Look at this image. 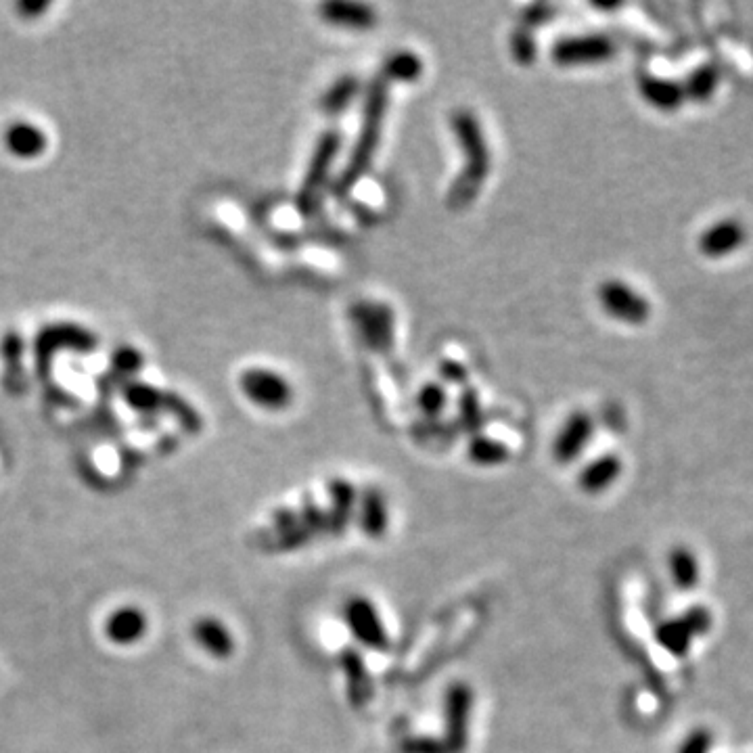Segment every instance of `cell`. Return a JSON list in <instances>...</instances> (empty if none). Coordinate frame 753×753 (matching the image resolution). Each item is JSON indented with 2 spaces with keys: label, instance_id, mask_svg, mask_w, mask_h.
<instances>
[{
  "label": "cell",
  "instance_id": "cell-1",
  "mask_svg": "<svg viewBox=\"0 0 753 753\" xmlns=\"http://www.w3.org/2000/svg\"><path fill=\"white\" fill-rule=\"evenodd\" d=\"M450 128L463 155V170L448 191V208L465 210L488 180L492 157L484 128L471 109H456L450 116Z\"/></svg>",
  "mask_w": 753,
  "mask_h": 753
},
{
  "label": "cell",
  "instance_id": "cell-2",
  "mask_svg": "<svg viewBox=\"0 0 753 753\" xmlns=\"http://www.w3.org/2000/svg\"><path fill=\"white\" fill-rule=\"evenodd\" d=\"M387 103H390V84H387L381 76H377L369 84L367 95H364L358 139H356L354 151L348 159L344 172L339 174L335 182L337 195L350 193L358 185V180L371 170L373 159L381 143V130L385 122Z\"/></svg>",
  "mask_w": 753,
  "mask_h": 753
},
{
  "label": "cell",
  "instance_id": "cell-3",
  "mask_svg": "<svg viewBox=\"0 0 753 753\" xmlns=\"http://www.w3.org/2000/svg\"><path fill=\"white\" fill-rule=\"evenodd\" d=\"M339 151H341L339 130H325L321 136H318L312 157L308 162L304 182L298 193V210L304 216H314L318 208H321Z\"/></svg>",
  "mask_w": 753,
  "mask_h": 753
},
{
  "label": "cell",
  "instance_id": "cell-4",
  "mask_svg": "<svg viewBox=\"0 0 753 753\" xmlns=\"http://www.w3.org/2000/svg\"><path fill=\"white\" fill-rule=\"evenodd\" d=\"M239 390L249 404L268 410V413L285 410L293 400L291 383L281 373L264 367L243 371L239 377Z\"/></svg>",
  "mask_w": 753,
  "mask_h": 753
},
{
  "label": "cell",
  "instance_id": "cell-5",
  "mask_svg": "<svg viewBox=\"0 0 753 753\" xmlns=\"http://www.w3.org/2000/svg\"><path fill=\"white\" fill-rule=\"evenodd\" d=\"M597 298L601 308L613 318V321L624 325H645L651 318V304L641 291L630 287L626 281L607 279L599 285Z\"/></svg>",
  "mask_w": 753,
  "mask_h": 753
},
{
  "label": "cell",
  "instance_id": "cell-6",
  "mask_svg": "<svg viewBox=\"0 0 753 753\" xmlns=\"http://www.w3.org/2000/svg\"><path fill=\"white\" fill-rule=\"evenodd\" d=\"M473 691L465 682H454L444 697V743L450 753H463L469 743Z\"/></svg>",
  "mask_w": 753,
  "mask_h": 753
},
{
  "label": "cell",
  "instance_id": "cell-7",
  "mask_svg": "<svg viewBox=\"0 0 753 753\" xmlns=\"http://www.w3.org/2000/svg\"><path fill=\"white\" fill-rule=\"evenodd\" d=\"M615 53H618V47H615V42L605 34L567 36L557 40L551 47V59L559 67L597 65L611 61Z\"/></svg>",
  "mask_w": 753,
  "mask_h": 753
},
{
  "label": "cell",
  "instance_id": "cell-8",
  "mask_svg": "<svg viewBox=\"0 0 753 753\" xmlns=\"http://www.w3.org/2000/svg\"><path fill=\"white\" fill-rule=\"evenodd\" d=\"M712 626V613L705 607H693L676 620L657 626L655 641L661 649H666L670 655L682 657L691 649L693 638L705 634Z\"/></svg>",
  "mask_w": 753,
  "mask_h": 753
},
{
  "label": "cell",
  "instance_id": "cell-9",
  "mask_svg": "<svg viewBox=\"0 0 753 753\" xmlns=\"http://www.w3.org/2000/svg\"><path fill=\"white\" fill-rule=\"evenodd\" d=\"M346 624L356 641L373 651H385L390 647V636L381 620L377 607L367 597H352L344 609Z\"/></svg>",
  "mask_w": 753,
  "mask_h": 753
},
{
  "label": "cell",
  "instance_id": "cell-10",
  "mask_svg": "<svg viewBox=\"0 0 753 753\" xmlns=\"http://www.w3.org/2000/svg\"><path fill=\"white\" fill-rule=\"evenodd\" d=\"M352 316L364 341H367L373 350L385 354L394 346L396 321L390 306L381 302H360L354 306Z\"/></svg>",
  "mask_w": 753,
  "mask_h": 753
},
{
  "label": "cell",
  "instance_id": "cell-11",
  "mask_svg": "<svg viewBox=\"0 0 753 753\" xmlns=\"http://www.w3.org/2000/svg\"><path fill=\"white\" fill-rule=\"evenodd\" d=\"M747 241V228L737 218H722L710 224L697 239L699 254L707 260H724L737 251Z\"/></svg>",
  "mask_w": 753,
  "mask_h": 753
},
{
  "label": "cell",
  "instance_id": "cell-12",
  "mask_svg": "<svg viewBox=\"0 0 753 753\" xmlns=\"http://www.w3.org/2000/svg\"><path fill=\"white\" fill-rule=\"evenodd\" d=\"M592 436H595V421L584 410H576L569 415L559 429L555 444H553V456L561 465L574 463L580 459L584 448L590 444Z\"/></svg>",
  "mask_w": 753,
  "mask_h": 753
},
{
  "label": "cell",
  "instance_id": "cell-13",
  "mask_svg": "<svg viewBox=\"0 0 753 753\" xmlns=\"http://www.w3.org/2000/svg\"><path fill=\"white\" fill-rule=\"evenodd\" d=\"M318 15L329 26L346 30H371L379 21L375 7L367 3H354V0H331V3L318 7Z\"/></svg>",
  "mask_w": 753,
  "mask_h": 753
},
{
  "label": "cell",
  "instance_id": "cell-14",
  "mask_svg": "<svg viewBox=\"0 0 753 753\" xmlns=\"http://www.w3.org/2000/svg\"><path fill=\"white\" fill-rule=\"evenodd\" d=\"M3 143L13 157L21 159V162H32V159H38L49 149V136L38 124L19 120L9 124Z\"/></svg>",
  "mask_w": 753,
  "mask_h": 753
},
{
  "label": "cell",
  "instance_id": "cell-15",
  "mask_svg": "<svg viewBox=\"0 0 753 753\" xmlns=\"http://www.w3.org/2000/svg\"><path fill=\"white\" fill-rule=\"evenodd\" d=\"M149 628L147 615L139 607H122L113 611L105 622V634L111 643L128 647L139 643Z\"/></svg>",
  "mask_w": 753,
  "mask_h": 753
},
{
  "label": "cell",
  "instance_id": "cell-16",
  "mask_svg": "<svg viewBox=\"0 0 753 753\" xmlns=\"http://www.w3.org/2000/svg\"><path fill=\"white\" fill-rule=\"evenodd\" d=\"M358 526L367 538L379 540L390 528V509L381 490L367 488L358 496Z\"/></svg>",
  "mask_w": 753,
  "mask_h": 753
},
{
  "label": "cell",
  "instance_id": "cell-17",
  "mask_svg": "<svg viewBox=\"0 0 753 753\" xmlns=\"http://www.w3.org/2000/svg\"><path fill=\"white\" fill-rule=\"evenodd\" d=\"M624 463L618 454H603L599 459L590 461L578 475V486L584 494H603L609 490L622 475Z\"/></svg>",
  "mask_w": 753,
  "mask_h": 753
},
{
  "label": "cell",
  "instance_id": "cell-18",
  "mask_svg": "<svg viewBox=\"0 0 753 753\" xmlns=\"http://www.w3.org/2000/svg\"><path fill=\"white\" fill-rule=\"evenodd\" d=\"M193 638L195 643L214 659H228L237 647L235 638L231 630L226 628V624L218 618H210V615L199 618L193 624Z\"/></svg>",
  "mask_w": 753,
  "mask_h": 753
},
{
  "label": "cell",
  "instance_id": "cell-19",
  "mask_svg": "<svg viewBox=\"0 0 753 753\" xmlns=\"http://www.w3.org/2000/svg\"><path fill=\"white\" fill-rule=\"evenodd\" d=\"M638 93L645 99V103L657 111H676L687 101L684 97V88L680 82L661 78V76H643L638 80Z\"/></svg>",
  "mask_w": 753,
  "mask_h": 753
},
{
  "label": "cell",
  "instance_id": "cell-20",
  "mask_svg": "<svg viewBox=\"0 0 753 753\" xmlns=\"http://www.w3.org/2000/svg\"><path fill=\"white\" fill-rule=\"evenodd\" d=\"M97 339L95 335L82 329V327H76V325H53V327H47L40 337H38V356H47V354H53L59 346H67V348H74V350H90L95 348Z\"/></svg>",
  "mask_w": 753,
  "mask_h": 753
},
{
  "label": "cell",
  "instance_id": "cell-21",
  "mask_svg": "<svg viewBox=\"0 0 753 753\" xmlns=\"http://www.w3.org/2000/svg\"><path fill=\"white\" fill-rule=\"evenodd\" d=\"M329 498H331V509L327 511L329 515V532L341 534L346 532L348 523L358 507V494L356 488L348 482V479H331L329 482Z\"/></svg>",
  "mask_w": 753,
  "mask_h": 753
},
{
  "label": "cell",
  "instance_id": "cell-22",
  "mask_svg": "<svg viewBox=\"0 0 753 753\" xmlns=\"http://www.w3.org/2000/svg\"><path fill=\"white\" fill-rule=\"evenodd\" d=\"M341 668H344L348 682L350 701L356 707H362L371 697V674L367 670V664H364V659L356 651L348 649L341 655Z\"/></svg>",
  "mask_w": 753,
  "mask_h": 753
},
{
  "label": "cell",
  "instance_id": "cell-23",
  "mask_svg": "<svg viewBox=\"0 0 753 753\" xmlns=\"http://www.w3.org/2000/svg\"><path fill=\"white\" fill-rule=\"evenodd\" d=\"M379 76L387 84L417 82L423 76V59L413 51H396L383 61V70Z\"/></svg>",
  "mask_w": 753,
  "mask_h": 753
},
{
  "label": "cell",
  "instance_id": "cell-24",
  "mask_svg": "<svg viewBox=\"0 0 753 753\" xmlns=\"http://www.w3.org/2000/svg\"><path fill=\"white\" fill-rule=\"evenodd\" d=\"M718 86H720V72L716 70L712 63L695 67V70L689 74V78L684 80V84H682L684 97H687V101H693V103L710 101L716 95Z\"/></svg>",
  "mask_w": 753,
  "mask_h": 753
},
{
  "label": "cell",
  "instance_id": "cell-25",
  "mask_svg": "<svg viewBox=\"0 0 753 753\" xmlns=\"http://www.w3.org/2000/svg\"><path fill=\"white\" fill-rule=\"evenodd\" d=\"M467 456H469V461L477 467H498L509 461L511 452L502 442L477 433V436H473L469 442Z\"/></svg>",
  "mask_w": 753,
  "mask_h": 753
},
{
  "label": "cell",
  "instance_id": "cell-26",
  "mask_svg": "<svg viewBox=\"0 0 753 753\" xmlns=\"http://www.w3.org/2000/svg\"><path fill=\"white\" fill-rule=\"evenodd\" d=\"M360 95V80L356 76H341L335 80L321 99V109L329 116L346 111Z\"/></svg>",
  "mask_w": 753,
  "mask_h": 753
},
{
  "label": "cell",
  "instance_id": "cell-27",
  "mask_svg": "<svg viewBox=\"0 0 753 753\" xmlns=\"http://www.w3.org/2000/svg\"><path fill=\"white\" fill-rule=\"evenodd\" d=\"M124 400L136 413H157L159 408L166 406V396L157 387L143 381L128 383L124 387Z\"/></svg>",
  "mask_w": 753,
  "mask_h": 753
},
{
  "label": "cell",
  "instance_id": "cell-28",
  "mask_svg": "<svg viewBox=\"0 0 753 753\" xmlns=\"http://www.w3.org/2000/svg\"><path fill=\"white\" fill-rule=\"evenodd\" d=\"M670 574L674 584L680 590H691L699 582V563L697 557L684 549V546H676V549L670 553Z\"/></svg>",
  "mask_w": 753,
  "mask_h": 753
},
{
  "label": "cell",
  "instance_id": "cell-29",
  "mask_svg": "<svg viewBox=\"0 0 753 753\" xmlns=\"http://www.w3.org/2000/svg\"><path fill=\"white\" fill-rule=\"evenodd\" d=\"M459 415L463 427L471 433V436H477L479 429H482L484 415H482V404H479V396L471 387L461 394L459 398Z\"/></svg>",
  "mask_w": 753,
  "mask_h": 753
},
{
  "label": "cell",
  "instance_id": "cell-30",
  "mask_svg": "<svg viewBox=\"0 0 753 753\" xmlns=\"http://www.w3.org/2000/svg\"><path fill=\"white\" fill-rule=\"evenodd\" d=\"M448 404L446 390L440 383H425L417 394V406L425 417H438Z\"/></svg>",
  "mask_w": 753,
  "mask_h": 753
},
{
  "label": "cell",
  "instance_id": "cell-31",
  "mask_svg": "<svg viewBox=\"0 0 753 753\" xmlns=\"http://www.w3.org/2000/svg\"><path fill=\"white\" fill-rule=\"evenodd\" d=\"M511 53H513L515 61H519L521 65L534 63V59L538 55V44H536V38L530 34L528 28H521V30L513 32Z\"/></svg>",
  "mask_w": 753,
  "mask_h": 753
},
{
  "label": "cell",
  "instance_id": "cell-32",
  "mask_svg": "<svg viewBox=\"0 0 753 753\" xmlns=\"http://www.w3.org/2000/svg\"><path fill=\"white\" fill-rule=\"evenodd\" d=\"M300 513V521L304 523V528L314 536V534H323L329 532V515L325 509L314 505L312 500H306Z\"/></svg>",
  "mask_w": 753,
  "mask_h": 753
},
{
  "label": "cell",
  "instance_id": "cell-33",
  "mask_svg": "<svg viewBox=\"0 0 753 753\" xmlns=\"http://www.w3.org/2000/svg\"><path fill=\"white\" fill-rule=\"evenodd\" d=\"M402 753H450L444 739L410 737L402 743Z\"/></svg>",
  "mask_w": 753,
  "mask_h": 753
},
{
  "label": "cell",
  "instance_id": "cell-34",
  "mask_svg": "<svg viewBox=\"0 0 753 753\" xmlns=\"http://www.w3.org/2000/svg\"><path fill=\"white\" fill-rule=\"evenodd\" d=\"M113 367H116V371H124V373H139L141 364H143V354L136 350V348H120L116 350V354H113Z\"/></svg>",
  "mask_w": 753,
  "mask_h": 753
},
{
  "label": "cell",
  "instance_id": "cell-35",
  "mask_svg": "<svg viewBox=\"0 0 753 753\" xmlns=\"http://www.w3.org/2000/svg\"><path fill=\"white\" fill-rule=\"evenodd\" d=\"M272 526H275V530H277V534L281 538V536H285V534H289L293 530H298L302 526L300 513L289 509V507H281V509H277L275 513H272Z\"/></svg>",
  "mask_w": 753,
  "mask_h": 753
},
{
  "label": "cell",
  "instance_id": "cell-36",
  "mask_svg": "<svg viewBox=\"0 0 753 753\" xmlns=\"http://www.w3.org/2000/svg\"><path fill=\"white\" fill-rule=\"evenodd\" d=\"M712 733L705 728H699L695 730V733H691L687 739L682 741L678 753H710L712 749Z\"/></svg>",
  "mask_w": 753,
  "mask_h": 753
},
{
  "label": "cell",
  "instance_id": "cell-37",
  "mask_svg": "<svg viewBox=\"0 0 753 753\" xmlns=\"http://www.w3.org/2000/svg\"><path fill=\"white\" fill-rule=\"evenodd\" d=\"M555 15V7L553 5H544V3H538V5H532L526 9V13H523V24H526V28H536L540 24H544V21L553 19Z\"/></svg>",
  "mask_w": 753,
  "mask_h": 753
},
{
  "label": "cell",
  "instance_id": "cell-38",
  "mask_svg": "<svg viewBox=\"0 0 753 753\" xmlns=\"http://www.w3.org/2000/svg\"><path fill=\"white\" fill-rule=\"evenodd\" d=\"M440 375L450 383H465L467 381V369L459 362L446 360L440 364Z\"/></svg>",
  "mask_w": 753,
  "mask_h": 753
},
{
  "label": "cell",
  "instance_id": "cell-39",
  "mask_svg": "<svg viewBox=\"0 0 753 753\" xmlns=\"http://www.w3.org/2000/svg\"><path fill=\"white\" fill-rule=\"evenodd\" d=\"M44 9H49V5L47 3H21L19 5V11L21 13H28V15H36V13H40V11H44Z\"/></svg>",
  "mask_w": 753,
  "mask_h": 753
}]
</instances>
